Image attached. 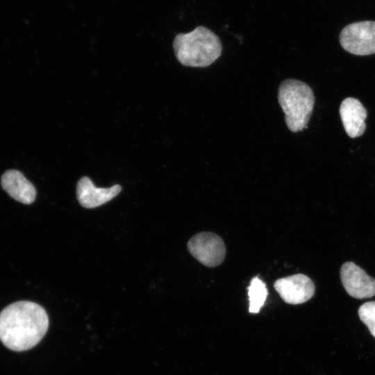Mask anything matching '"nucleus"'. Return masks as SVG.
Segmentation results:
<instances>
[{"mask_svg":"<svg viewBox=\"0 0 375 375\" xmlns=\"http://www.w3.org/2000/svg\"><path fill=\"white\" fill-rule=\"evenodd\" d=\"M49 317L44 308L28 301L14 302L0 312V341L8 349H32L45 335Z\"/></svg>","mask_w":375,"mask_h":375,"instance_id":"obj_1","label":"nucleus"},{"mask_svg":"<svg viewBox=\"0 0 375 375\" xmlns=\"http://www.w3.org/2000/svg\"><path fill=\"white\" fill-rule=\"evenodd\" d=\"M174 54L183 66L206 67L222 54L219 37L208 28L199 26L188 33L176 35L173 42Z\"/></svg>","mask_w":375,"mask_h":375,"instance_id":"obj_2","label":"nucleus"},{"mask_svg":"<svg viewBox=\"0 0 375 375\" xmlns=\"http://www.w3.org/2000/svg\"><path fill=\"white\" fill-rule=\"evenodd\" d=\"M278 101L290 131L297 133L307 127L315 104L313 91L308 84L293 78L284 80L278 87Z\"/></svg>","mask_w":375,"mask_h":375,"instance_id":"obj_3","label":"nucleus"},{"mask_svg":"<svg viewBox=\"0 0 375 375\" xmlns=\"http://www.w3.org/2000/svg\"><path fill=\"white\" fill-rule=\"evenodd\" d=\"M342 47L357 56L375 53V22L361 21L347 25L339 38Z\"/></svg>","mask_w":375,"mask_h":375,"instance_id":"obj_4","label":"nucleus"},{"mask_svg":"<svg viewBox=\"0 0 375 375\" xmlns=\"http://www.w3.org/2000/svg\"><path fill=\"white\" fill-rule=\"evenodd\" d=\"M190 254L209 267L219 265L224 260L226 247L222 238L212 232H201L192 236L187 244Z\"/></svg>","mask_w":375,"mask_h":375,"instance_id":"obj_5","label":"nucleus"},{"mask_svg":"<svg viewBox=\"0 0 375 375\" xmlns=\"http://www.w3.org/2000/svg\"><path fill=\"white\" fill-rule=\"evenodd\" d=\"M274 288L281 298L289 304H300L310 299L315 293L312 281L302 274L277 279Z\"/></svg>","mask_w":375,"mask_h":375,"instance_id":"obj_6","label":"nucleus"},{"mask_svg":"<svg viewBox=\"0 0 375 375\" xmlns=\"http://www.w3.org/2000/svg\"><path fill=\"white\" fill-rule=\"evenodd\" d=\"M340 278L347 292L356 299L375 295V279L352 262H346L342 265Z\"/></svg>","mask_w":375,"mask_h":375,"instance_id":"obj_7","label":"nucleus"},{"mask_svg":"<svg viewBox=\"0 0 375 375\" xmlns=\"http://www.w3.org/2000/svg\"><path fill=\"white\" fill-rule=\"evenodd\" d=\"M122 190L119 185L108 188L96 187L88 176H83L76 185V195L80 204L86 208L100 206L116 197Z\"/></svg>","mask_w":375,"mask_h":375,"instance_id":"obj_8","label":"nucleus"},{"mask_svg":"<svg viewBox=\"0 0 375 375\" xmlns=\"http://www.w3.org/2000/svg\"><path fill=\"white\" fill-rule=\"evenodd\" d=\"M340 115L344 128L350 138L360 137L364 133L367 113L359 100L353 97L344 99L340 106Z\"/></svg>","mask_w":375,"mask_h":375,"instance_id":"obj_9","label":"nucleus"},{"mask_svg":"<svg viewBox=\"0 0 375 375\" xmlns=\"http://www.w3.org/2000/svg\"><path fill=\"white\" fill-rule=\"evenodd\" d=\"M1 185L10 197L22 203L31 204L35 199L34 185L18 170L5 172L1 178Z\"/></svg>","mask_w":375,"mask_h":375,"instance_id":"obj_10","label":"nucleus"},{"mask_svg":"<svg viewBox=\"0 0 375 375\" xmlns=\"http://www.w3.org/2000/svg\"><path fill=\"white\" fill-rule=\"evenodd\" d=\"M247 290L249 300V311L251 313H258L264 305L268 294L266 285L258 276H255L251 279Z\"/></svg>","mask_w":375,"mask_h":375,"instance_id":"obj_11","label":"nucleus"},{"mask_svg":"<svg viewBox=\"0 0 375 375\" xmlns=\"http://www.w3.org/2000/svg\"><path fill=\"white\" fill-rule=\"evenodd\" d=\"M360 320L367 326L371 334L375 338V301L363 303L358 308Z\"/></svg>","mask_w":375,"mask_h":375,"instance_id":"obj_12","label":"nucleus"}]
</instances>
